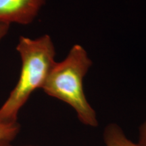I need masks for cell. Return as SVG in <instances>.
Masks as SVG:
<instances>
[{
	"instance_id": "obj_1",
	"label": "cell",
	"mask_w": 146,
	"mask_h": 146,
	"mask_svg": "<svg viewBox=\"0 0 146 146\" xmlns=\"http://www.w3.org/2000/svg\"><path fill=\"white\" fill-rule=\"evenodd\" d=\"M16 50L22 65L19 78L8 98L0 108V121L17 122L21 109L36 89L42 88L56 63V51L51 37L36 39L21 36Z\"/></svg>"
},
{
	"instance_id": "obj_4",
	"label": "cell",
	"mask_w": 146,
	"mask_h": 146,
	"mask_svg": "<svg viewBox=\"0 0 146 146\" xmlns=\"http://www.w3.org/2000/svg\"><path fill=\"white\" fill-rule=\"evenodd\" d=\"M104 138L106 146H140L129 140L116 124L108 125L104 130Z\"/></svg>"
},
{
	"instance_id": "obj_2",
	"label": "cell",
	"mask_w": 146,
	"mask_h": 146,
	"mask_svg": "<svg viewBox=\"0 0 146 146\" xmlns=\"http://www.w3.org/2000/svg\"><path fill=\"white\" fill-rule=\"evenodd\" d=\"M91 65L85 49L75 45L63 61L55 63L41 89L49 96L70 105L82 123L94 127L98 125L96 113L83 89L84 76Z\"/></svg>"
},
{
	"instance_id": "obj_8",
	"label": "cell",
	"mask_w": 146,
	"mask_h": 146,
	"mask_svg": "<svg viewBox=\"0 0 146 146\" xmlns=\"http://www.w3.org/2000/svg\"><path fill=\"white\" fill-rule=\"evenodd\" d=\"M0 146H36L32 145H16L12 143V142H2L0 143Z\"/></svg>"
},
{
	"instance_id": "obj_5",
	"label": "cell",
	"mask_w": 146,
	"mask_h": 146,
	"mask_svg": "<svg viewBox=\"0 0 146 146\" xmlns=\"http://www.w3.org/2000/svg\"><path fill=\"white\" fill-rule=\"evenodd\" d=\"M21 130V126L17 122L0 121V143L12 142Z\"/></svg>"
},
{
	"instance_id": "obj_6",
	"label": "cell",
	"mask_w": 146,
	"mask_h": 146,
	"mask_svg": "<svg viewBox=\"0 0 146 146\" xmlns=\"http://www.w3.org/2000/svg\"><path fill=\"white\" fill-rule=\"evenodd\" d=\"M138 144L140 146H146V120L139 128Z\"/></svg>"
},
{
	"instance_id": "obj_3",
	"label": "cell",
	"mask_w": 146,
	"mask_h": 146,
	"mask_svg": "<svg viewBox=\"0 0 146 146\" xmlns=\"http://www.w3.org/2000/svg\"><path fill=\"white\" fill-rule=\"evenodd\" d=\"M46 0H0V24L29 25Z\"/></svg>"
},
{
	"instance_id": "obj_7",
	"label": "cell",
	"mask_w": 146,
	"mask_h": 146,
	"mask_svg": "<svg viewBox=\"0 0 146 146\" xmlns=\"http://www.w3.org/2000/svg\"><path fill=\"white\" fill-rule=\"evenodd\" d=\"M10 25L6 24H0V41L5 36L8 31Z\"/></svg>"
}]
</instances>
